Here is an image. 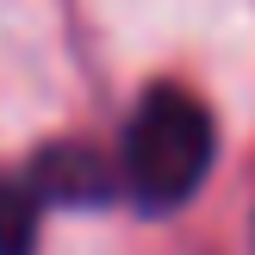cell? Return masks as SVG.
<instances>
[{
    "label": "cell",
    "mask_w": 255,
    "mask_h": 255,
    "mask_svg": "<svg viewBox=\"0 0 255 255\" xmlns=\"http://www.w3.org/2000/svg\"><path fill=\"white\" fill-rule=\"evenodd\" d=\"M218 156V125L212 106L193 87L156 81L137 100L131 125H125V149H119V187L137 199L143 212H174L199 193V181L212 174Z\"/></svg>",
    "instance_id": "6da1fadb"
},
{
    "label": "cell",
    "mask_w": 255,
    "mask_h": 255,
    "mask_svg": "<svg viewBox=\"0 0 255 255\" xmlns=\"http://www.w3.org/2000/svg\"><path fill=\"white\" fill-rule=\"evenodd\" d=\"M37 206H106L119 193V162H106L94 143H50L25 168Z\"/></svg>",
    "instance_id": "7a4b0ae2"
},
{
    "label": "cell",
    "mask_w": 255,
    "mask_h": 255,
    "mask_svg": "<svg viewBox=\"0 0 255 255\" xmlns=\"http://www.w3.org/2000/svg\"><path fill=\"white\" fill-rule=\"evenodd\" d=\"M37 193L25 174H0V255H31L37 249Z\"/></svg>",
    "instance_id": "3957f363"
}]
</instances>
